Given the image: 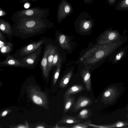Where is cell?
I'll return each instance as SVG.
<instances>
[{"mask_svg":"<svg viewBox=\"0 0 128 128\" xmlns=\"http://www.w3.org/2000/svg\"><path fill=\"white\" fill-rule=\"evenodd\" d=\"M90 123H91V121L90 120H89L83 123H80L76 124L70 128H86L90 126L89 124Z\"/></svg>","mask_w":128,"mask_h":128,"instance_id":"21","label":"cell"},{"mask_svg":"<svg viewBox=\"0 0 128 128\" xmlns=\"http://www.w3.org/2000/svg\"><path fill=\"white\" fill-rule=\"evenodd\" d=\"M64 102L63 114L68 112L74 104L75 101L74 96H64Z\"/></svg>","mask_w":128,"mask_h":128,"instance_id":"13","label":"cell"},{"mask_svg":"<svg viewBox=\"0 0 128 128\" xmlns=\"http://www.w3.org/2000/svg\"><path fill=\"white\" fill-rule=\"evenodd\" d=\"M48 50L47 55L48 67L49 72L52 68V63L54 56L57 52V48L47 39Z\"/></svg>","mask_w":128,"mask_h":128,"instance_id":"11","label":"cell"},{"mask_svg":"<svg viewBox=\"0 0 128 128\" xmlns=\"http://www.w3.org/2000/svg\"><path fill=\"white\" fill-rule=\"evenodd\" d=\"M121 54H118L116 56V59L117 60H119L120 59L121 57Z\"/></svg>","mask_w":128,"mask_h":128,"instance_id":"32","label":"cell"},{"mask_svg":"<svg viewBox=\"0 0 128 128\" xmlns=\"http://www.w3.org/2000/svg\"><path fill=\"white\" fill-rule=\"evenodd\" d=\"M18 128H26V127L24 126H19L18 127Z\"/></svg>","mask_w":128,"mask_h":128,"instance_id":"35","label":"cell"},{"mask_svg":"<svg viewBox=\"0 0 128 128\" xmlns=\"http://www.w3.org/2000/svg\"><path fill=\"white\" fill-rule=\"evenodd\" d=\"M52 26L47 18L22 16L12 26L13 36L25 39L44 33Z\"/></svg>","mask_w":128,"mask_h":128,"instance_id":"1","label":"cell"},{"mask_svg":"<svg viewBox=\"0 0 128 128\" xmlns=\"http://www.w3.org/2000/svg\"><path fill=\"white\" fill-rule=\"evenodd\" d=\"M59 43L61 47L64 49H70L69 39L66 35L62 34L56 36Z\"/></svg>","mask_w":128,"mask_h":128,"instance_id":"14","label":"cell"},{"mask_svg":"<svg viewBox=\"0 0 128 128\" xmlns=\"http://www.w3.org/2000/svg\"><path fill=\"white\" fill-rule=\"evenodd\" d=\"M43 44L32 53L22 58L20 60L21 61L27 65L29 68H34L40 60L42 54Z\"/></svg>","mask_w":128,"mask_h":128,"instance_id":"4","label":"cell"},{"mask_svg":"<svg viewBox=\"0 0 128 128\" xmlns=\"http://www.w3.org/2000/svg\"><path fill=\"white\" fill-rule=\"evenodd\" d=\"M50 9L42 8L40 7L20 10L14 13L10 19L14 23L18 19L23 16L47 18L50 15Z\"/></svg>","mask_w":128,"mask_h":128,"instance_id":"2","label":"cell"},{"mask_svg":"<svg viewBox=\"0 0 128 128\" xmlns=\"http://www.w3.org/2000/svg\"><path fill=\"white\" fill-rule=\"evenodd\" d=\"M30 4L28 3H26L24 5V7L25 8H28L30 6Z\"/></svg>","mask_w":128,"mask_h":128,"instance_id":"34","label":"cell"},{"mask_svg":"<svg viewBox=\"0 0 128 128\" xmlns=\"http://www.w3.org/2000/svg\"><path fill=\"white\" fill-rule=\"evenodd\" d=\"M84 89V87L82 84H74L71 86L67 90L64 96H72Z\"/></svg>","mask_w":128,"mask_h":128,"instance_id":"15","label":"cell"},{"mask_svg":"<svg viewBox=\"0 0 128 128\" xmlns=\"http://www.w3.org/2000/svg\"><path fill=\"white\" fill-rule=\"evenodd\" d=\"M36 128H44V127L42 126H38Z\"/></svg>","mask_w":128,"mask_h":128,"instance_id":"36","label":"cell"},{"mask_svg":"<svg viewBox=\"0 0 128 128\" xmlns=\"http://www.w3.org/2000/svg\"><path fill=\"white\" fill-rule=\"evenodd\" d=\"M32 100L34 103L38 104H41L42 103V99L37 96H34L32 97Z\"/></svg>","mask_w":128,"mask_h":128,"instance_id":"23","label":"cell"},{"mask_svg":"<svg viewBox=\"0 0 128 128\" xmlns=\"http://www.w3.org/2000/svg\"><path fill=\"white\" fill-rule=\"evenodd\" d=\"M0 66H11L28 68V66L20 60L17 59L10 54L4 60L0 62Z\"/></svg>","mask_w":128,"mask_h":128,"instance_id":"7","label":"cell"},{"mask_svg":"<svg viewBox=\"0 0 128 128\" xmlns=\"http://www.w3.org/2000/svg\"><path fill=\"white\" fill-rule=\"evenodd\" d=\"M60 122L62 124H74L82 122L74 116L66 115L62 118Z\"/></svg>","mask_w":128,"mask_h":128,"instance_id":"16","label":"cell"},{"mask_svg":"<svg viewBox=\"0 0 128 128\" xmlns=\"http://www.w3.org/2000/svg\"><path fill=\"white\" fill-rule=\"evenodd\" d=\"M14 48V45L12 43L5 46L0 48V54L6 57L12 52Z\"/></svg>","mask_w":128,"mask_h":128,"instance_id":"17","label":"cell"},{"mask_svg":"<svg viewBox=\"0 0 128 128\" xmlns=\"http://www.w3.org/2000/svg\"><path fill=\"white\" fill-rule=\"evenodd\" d=\"M71 5L66 0H62L59 3L56 15L58 22L60 23L73 12Z\"/></svg>","mask_w":128,"mask_h":128,"instance_id":"6","label":"cell"},{"mask_svg":"<svg viewBox=\"0 0 128 128\" xmlns=\"http://www.w3.org/2000/svg\"><path fill=\"white\" fill-rule=\"evenodd\" d=\"M92 115V112L90 108H84L81 110L77 116L82 119H87L90 118Z\"/></svg>","mask_w":128,"mask_h":128,"instance_id":"19","label":"cell"},{"mask_svg":"<svg viewBox=\"0 0 128 128\" xmlns=\"http://www.w3.org/2000/svg\"><path fill=\"white\" fill-rule=\"evenodd\" d=\"M92 100L90 98L81 96L79 97L74 105L73 111L76 112L84 107L88 106L92 104Z\"/></svg>","mask_w":128,"mask_h":128,"instance_id":"9","label":"cell"},{"mask_svg":"<svg viewBox=\"0 0 128 128\" xmlns=\"http://www.w3.org/2000/svg\"><path fill=\"white\" fill-rule=\"evenodd\" d=\"M94 0H84L83 2L85 3L89 4H92Z\"/></svg>","mask_w":128,"mask_h":128,"instance_id":"30","label":"cell"},{"mask_svg":"<svg viewBox=\"0 0 128 128\" xmlns=\"http://www.w3.org/2000/svg\"><path fill=\"white\" fill-rule=\"evenodd\" d=\"M44 48L42 57V58L40 66L44 76H47L49 71L48 67L47 55L48 52V43L47 38H46L44 42Z\"/></svg>","mask_w":128,"mask_h":128,"instance_id":"8","label":"cell"},{"mask_svg":"<svg viewBox=\"0 0 128 128\" xmlns=\"http://www.w3.org/2000/svg\"><path fill=\"white\" fill-rule=\"evenodd\" d=\"M38 0H20V2L22 3H24L26 2H28L29 1L36 2V1Z\"/></svg>","mask_w":128,"mask_h":128,"instance_id":"29","label":"cell"},{"mask_svg":"<svg viewBox=\"0 0 128 128\" xmlns=\"http://www.w3.org/2000/svg\"><path fill=\"white\" fill-rule=\"evenodd\" d=\"M110 94V92L108 90L106 91L103 94V98L105 99L106 98L109 96Z\"/></svg>","mask_w":128,"mask_h":128,"instance_id":"25","label":"cell"},{"mask_svg":"<svg viewBox=\"0 0 128 128\" xmlns=\"http://www.w3.org/2000/svg\"><path fill=\"white\" fill-rule=\"evenodd\" d=\"M125 3L127 4H128V0H126L125 1Z\"/></svg>","mask_w":128,"mask_h":128,"instance_id":"37","label":"cell"},{"mask_svg":"<svg viewBox=\"0 0 128 128\" xmlns=\"http://www.w3.org/2000/svg\"><path fill=\"white\" fill-rule=\"evenodd\" d=\"M124 125V124L122 122H119L118 123L116 124V126L120 127L123 126Z\"/></svg>","mask_w":128,"mask_h":128,"instance_id":"31","label":"cell"},{"mask_svg":"<svg viewBox=\"0 0 128 128\" xmlns=\"http://www.w3.org/2000/svg\"><path fill=\"white\" fill-rule=\"evenodd\" d=\"M0 31L6 35L8 38L9 42L12 43V41L13 35L12 32V26L8 21L3 19H0Z\"/></svg>","mask_w":128,"mask_h":128,"instance_id":"10","label":"cell"},{"mask_svg":"<svg viewBox=\"0 0 128 128\" xmlns=\"http://www.w3.org/2000/svg\"><path fill=\"white\" fill-rule=\"evenodd\" d=\"M72 70H70L64 76L60 82L59 84L60 87L64 88L67 86L72 77Z\"/></svg>","mask_w":128,"mask_h":128,"instance_id":"18","label":"cell"},{"mask_svg":"<svg viewBox=\"0 0 128 128\" xmlns=\"http://www.w3.org/2000/svg\"><path fill=\"white\" fill-rule=\"evenodd\" d=\"M46 38H43L37 42L31 41L29 44L24 45L16 50L12 56L15 58L20 60L32 53L41 45L44 44Z\"/></svg>","mask_w":128,"mask_h":128,"instance_id":"3","label":"cell"},{"mask_svg":"<svg viewBox=\"0 0 128 128\" xmlns=\"http://www.w3.org/2000/svg\"><path fill=\"white\" fill-rule=\"evenodd\" d=\"M11 44L12 43L10 42H5L0 40V48L5 46Z\"/></svg>","mask_w":128,"mask_h":128,"instance_id":"26","label":"cell"},{"mask_svg":"<svg viewBox=\"0 0 128 128\" xmlns=\"http://www.w3.org/2000/svg\"><path fill=\"white\" fill-rule=\"evenodd\" d=\"M8 113V112L6 110H5L4 111L2 114V116H6Z\"/></svg>","mask_w":128,"mask_h":128,"instance_id":"33","label":"cell"},{"mask_svg":"<svg viewBox=\"0 0 128 128\" xmlns=\"http://www.w3.org/2000/svg\"><path fill=\"white\" fill-rule=\"evenodd\" d=\"M0 40L5 42H8L6 37L0 31Z\"/></svg>","mask_w":128,"mask_h":128,"instance_id":"24","label":"cell"},{"mask_svg":"<svg viewBox=\"0 0 128 128\" xmlns=\"http://www.w3.org/2000/svg\"><path fill=\"white\" fill-rule=\"evenodd\" d=\"M61 61H60L56 66V69L55 72L53 77L54 84H55L59 77L60 70Z\"/></svg>","mask_w":128,"mask_h":128,"instance_id":"20","label":"cell"},{"mask_svg":"<svg viewBox=\"0 0 128 128\" xmlns=\"http://www.w3.org/2000/svg\"><path fill=\"white\" fill-rule=\"evenodd\" d=\"M115 35L114 33H112L110 34L108 36V38L110 40H113L115 38Z\"/></svg>","mask_w":128,"mask_h":128,"instance_id":"28","label":"cell"},{"mask_svg":"<svg viewBox=\"0 0 128 128\" xmlns=\"http://www.w3.org/2000/svg\"><path fill=\"white\" fill-rule=\"evenodd\" d=\"M80 74L86 89L90 91L91 89V78L89 69L86 68L83 69Z\"/></svg>","mask_w":128,"mask_h":128,"instance_id":"12","label":"cell"},{"mask_svg":"<svg viewBox=\"0 0 128 128\" xmlns=\"http://www.w3.org/2000/svg\"><path fill=\"white\" fill-rule=\"evenodd\" d=\"M61 60L60 55L58 52L55 54L52 63V67L54 66H56L60 61Z\"/></svg>","mask_w":128,"mask_h":128,"instance_id":"22","label":"cell"},{"mask_svg":"<svg viewBox=\"0 0 128 128\" xmlns=\"http://www.w3.org/2000/svg\"><path fill=\"white\" fill-rule=\"evenodd\" d=\"M6 14V12L3 10L0 7V16L2 17L4 16Z\"/></svg>","mask_w":128,"mask_h":128,"instance_id":"27","label":"cell"},{"mask_svg":"<svg viewBox=\"0 0 128 128\" xmlns=\"http://www.w3.org/2000/svg\"><path fill=\"white\" fill-rule=\"evenodd\" d=\"M78 22L80 30L83 32H86L92 28L94 20L86 12H81L76 20Z\"/></svg>","mask_w":128,"mask_h":128,"instance_id":"5","label":"cell"}]
</instances>
